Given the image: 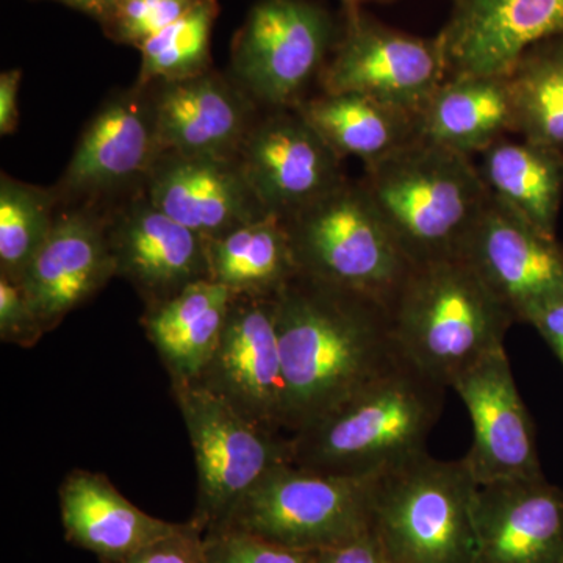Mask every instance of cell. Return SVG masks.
Listing matches in <instances>:
<instances>
[{
	"instance_id": "cell-1",
	"label": "cell",
	"mask_w": 563,
	"mask_h": 563,
	"mask_svg": "<svg viewBox=\"0 0 563 563\" xmlns=\"http://www.w3.org/2000/svg\"><path fill=\"white\" fill-rule=\"evenodd\" d=\"M288 435L324 417L402 357L390 309L373 296L299 273L274 298Z\"/></svg>"
},
{
	"instance_id": "cell-2",
	"label": "cell",
	"mask_w": 563,
	"mask_h": 563,
	"mask_svg": "<svg viewBox=\"0 0 563 563\" xmlns=\"http://www.w3.org/2000/svg\"><path fill=\"white\" fill-rule=\"evenodd\" d=\"M446 390L402 358L292 433V463L333 476H379L424 453Z\"/></svg>"
},
{
	"instance_id": "cell-3",
	"label": "cell",
	"mask_w": 563,
	"mask_h": 563,
	"mask_svg": "<svg viewBox=\"0 0 563 563\" xmlns=\"http://www.w3.org/2000/svg\"><path fill=\"white\" fill-rule=\"evenodd\" d=\"M388 309L404 361L446 388L501 350L517 321L463 257L413 266Z\"/></svg>"
},
{
	"instance_id": "cell-4",
	"label": "cell",
	"mask_w": 563,
	"mask_h": 563,
	"mask_svg": "<svg viewBox=\"0 0 563 563\" xmlns=\"http://www.w3.org/2000/svg\"><path fill=\"white\" fill-rule=\"evenodd\" d=\"M362 184L412 266L462 257L490 198L472 158L420 139L366 168Z\"/></svg>"
},
{
	"instance_id": "cell-5",
	"label": "cell",
	"mask_w": 563,
	"mask_h": 563,
	"mask_svg": "<svg viewBox=\"0 0 563 563\" xmlns=\"http://www.w3.org/2000/svg\"><path fill=\"white\" fill-rule=\"evenodd\" d=\"M477 484L465 461L424 453L376 476L372 529L391 563H476Z\"/></svg>"
},
{
	"instance_id": "cell-6",
	"label": "cell",
	"mask_w": 563,
	"mask_h": 563,
	"mask_svg": "<svg viewBox=\"0 0 563 563\" xmlns=\"http://www.w3.org/2000/svg\"><path fill=\"white\" fill-rule=\"evenodd\" d=\"M299 273L390 306L413 266L363 184L344 181L284 220Z\"/></svg>"
},
{
	"instance_id": "cell-7",
	"label": "cell",
	"mask_w": 563,
	"mask_h": 563,
	"mask_svg": "<svg viewBox=\"0 0 563 563\" xmlns=\"http://www.w3.org/2000/svg\"><path fill=\"white\" fill-rule=\"evenodd\" d=\"M374 479L285 463L255 485L217 529L309 553L340 547L372 531Z\"/></svg>"
},
{
	"instance_id": "cell-8",
	"label": "cell",
	"mask_w": 563,
	"mask_h": 563,
	"mask_svg": "<svg viewBox=\"0 0 563 563\" xmlns=\"http://www.w3.org/2000/svg\"><path fill=\"white\" fill-rule=\"evenodd\" d=\"M187 426L198 492L190 520L203 533L229 515L273 470L292 463L291 435L266 431L195 384H172Z\"/></svg>"
},
{
	"instance_id": "cell-9",
	"label": "cell",
	"mask_w": 563,
	"mask_h": 563,
	"mask_svg": "<svg viewBox=\"0 0 563 563\" xmlns=\"http://www.w3.org/2000/svg\"><path fill=\"white\" fill-rule=\"evenodd\" d=\"M331 14L310 0H261L233 40L232 77L268 109L306 99L335 46Z\"/></svg>"
},
{
	"instance_id": "cell-10",
	"label": "cell",
	"mask_w": 563,
	"mask_h": 563,
	"mask_svg": "<svg viewBox=\"0 0 563 563\" xmlns=\"http://www.w3.org/2000/svg\"><path fill=\"white\" fill-rule=\"evenodd\" d=\"M446 79L439 36L418 38L354 11L318 84L324 92H358L418 117Z\"/></svg>"
},
{
	"instance_id": "cell-11",
	"label": "cell",
	"mask_w": 563,
	"mask_h": 563,
	"mask_svg": "<svg viewBox=\"0 0 563 563\" xmlns=\"http://www.w3.org/2000/svg\"><path fill=\"white\" fill-rule=\"evenodd\" d=\"M161 154L150 87L135 84L92 114L54 190L65 207H99L141 190Z\"/></svg>"
},
{
	"instance_id": "cell-12",
	"label": "cell",
	"mask_w": 563,
	"mask_h": 563,
	"mask_svg": "<svg viewBox=\"0 0 563 563\" xmlns=\"http://www.w3.org/2000/svg\"><path fill=\"white\" fill-rule=\"evenodd\" d=\"M192 384L251 424L287 433V388L274 299L232 295L217 350Z\"/></svg>"
},
{
	"instance_id": "cell-13",
	"label": "cell",
	"mask_w": 563,
	"mask_h": 563,
	"mask_svg": "<svg viewBox=\"0 0 563 563\" xmlns=\"http://www.w3.org/2000/svg\"><path fill=\"white\" fill-rule=\"evenodd\" d=\"M236 158L263 209L282 221L347 180L343 158L295 107L258 117Z\"/></svg>"
},
{
	"instance_id": "cell-14",
	"label": "cell",
	"mask_w": 563,
	"mask_h": 563,
	"mask_svg": "<svg viewBox=\"0 0 563 563\" xmlns=\"http://www.w3.org/2000/svg\"><path fill=\"white\" fill-rule=\"evenodd\" d=\"M103 210L117 277L132 285L144 309L210 280L207 240L154 206L143 188Z\"/></svg>"
},
{
	"instance_id": "cell-15",
	"label": "cell",
	"mask_w": 563,
	"mask_h": 563,
	"mask_svg": "<svg viewBox=\"0 0 563 563\" xmlns=\"http://www.w3.org/2000/svg\"><path fill=\"white\" fill-rule=\"evenodd\" d=\"M473 424L463 457L477 485L543 477L536 426L515 384L506 347L493 351L454 380Z\"/></svg>"
},
{
	"instance_id": "cell-16",
	"label": "cell",
	"mask_w": 563,
	"mask_h": 563,
	"mask_svg": "<svg viewBox=\"0 0 563 563\" xmlns=\"http://www.w3.org/2000/svg\"><path fill=\"white\" fill-rule=\"evenodd\" d=\"M462 257L476 269L515 320L563 292V246L517 211L488 198Z\"/></svg>"
},
{
	"instance_id": "cell-17",
	"label": "cell",
	"mask_w": 563,
	"mask_h": 563,
	"mask_svg": "<svg viewBox=\"0 0 563 563\" xmlns=\"http://www.w3.org/2000/svg\"><path fill=\"white\" fill-rule=\"evenodd\" d=\"M117 277L106 231V210L96 206L58 210L54 228L20 284L43 322L54 331Z\"/></svg>"
},
{
	"instance_id": "cell-18",
	"label": "cell",
	"mask_w": 563,
	"mask_h": 563,
	"mask_svg": "<svg viewBox=\"0 0 563 563\" xmlns=\"http://www.w3.org/2000/svg\"><path fill=\"white\" fill-rule=\"evenodd\" d=\"M439 38L448 77H504L532 47L563 38V0H455Z\"/></svg>"
},
{
	"instance_id": "cell-19",
	"label": "cell",
	"mask_w": 563,
	"mask_h": 563,
	"mask_svg": "<svg viewBox=\"0 0 563 563\" xmlns=\"http://www.w3.org/2000/svg\"><path fill=\"white\" fill-rule=\"evenodd\" d=\"M143 190L154 206L203 239L272 217L252 191L236 157L163 151Z\"/></svg>"
},
{
	"instance_id": "cell-20",
	"label": "cell",
	"mask_w": 563,
	"mask_h": 563,
	"mask_svg": "<svg viewBox=\"0 0 563 563\" xmlns=\"http://www.w3.org/2000/svg\"><path fill=\"white\" fill-rule=\"evenodd\" d=\"M163 151L236 157L258 118V103L233 77L214 70L147 85Z\"/></svg>"
},
{
	"instance_id": "cell-21",
	"label": "cell",
	"mask_w": 563,
	"mask_h": 563,
	"mask_svg": "<svg viewBox=\"0 0 563 563\" xmlns=\"http://www.w3.org/2000/svg\"><path fill=\"white\" fill-rule=\"evenodd\" d=\"M476 563H563V490L537 479L477 485Z\"/></svg>"
},
{
	"instance_id": "cell-22",
	"label": "cell",
	"mask_w": 563,
	"mask_h": 563,
	"mask_svg": "<svg viewBox=\"0 0 563 563\" xmlns=\"http://www.w3.org/2000/svg\"><path fill=\"white\" fill-rule=\"evenodd\" d=\"M62 525L74 547L95 554L101 563H124L141 548L179 528L129 501L109 476L76 468L58 488Z\"/></svg>"
},
{
	"instance_id": "cell-23",
	"label": "cell",
	"mask_w": 563,
	"mask_h": 563,
	"mask_svg": "<svg viewBox=\"0 0 563 563\" xmlns=\"http://www.w3.org/2000/svg\"><path fill=\"white\" fill-rule=\"evenodd\" d=\"M418 139L472 158L515 132L507 77L451 76L418 113Z\"/></svg>"
},
{
	"instance_id": "cell-24",
	"label": "cell",
	"mask_w": 563,
	"mask_h": 563,
	"mask_svg": "<svg viewBox=\"0 0 563 563\" xmlns=\"http://www.w3.org/2000/svg\"><path fill=\"white\" fill-rule=\"evenodd\" d=\"M231 299L228 288L207 279L144 309L141 325L172 384H192L201 376L220 342Z\"/></svg>"
},
{
	"instance_id": "cell-25",
	"label": "cell",
	"mask_w": 563,
	"mask_h": 563,
	"mask_svg": "<svg viewBox=\"0 0 563 563\" xmlns=\"http://www.w3.org/2000/svg\"><path fill=\"white\" fill-rule=\"evenodd\" d=\"M340 157H357L366 168L418 140V122L358 92H324L295 107Z\"/></svg>"
},
{
	"instance_id": "cell-26",
	"label": "cell",
	"mask_w": 563,
	"mask_h": 563,
	"mask_svg": "<svg viewBox=\"0 0 563 563\" xmlns=\"http://www.w3.org/2000/svg\"><path fill=\"white\" fill-rule=\"evenodd\" d=\"M493 198L555 236L563 196V154L523 140H499L477 166Z\"/></svg>"
},
{
	"instance_id": "cell-27",
	"label": "cell",
	"mask_w": 563,
	"mask_h": 563,
	"mask_svg": "<svg viewBox=\"0 0 563 563\" xmlns=\"http://www.w3.org/2000/svg\"><path fill=\"white\" fill-rule=\"evenodd\" d=\"M206 240L210 280L232 295L274 299L299 274L279 218L265 217Z\"/></svg>"
},
{
	"instance_id": "cell-28",
	"label": "cell",
	"mask_w": 563,
	"mask_h": 563,
	"mask_svg": "<svg viewBox=\"0 0 563 563\" xmlns=\"http://www.w3.org/2000/svg\"><path fill=\"white\" fill-rule=\"evenodd\" d=\"M506 77L515 132L563 154V38L532 47Z\"/></svg>"
},
{
	"instance_id": "cell-29",
	"label": "cell",
	"mask_w": 563,
	"mask_h": 563,
	"mask_svg": "<svg viewBox=\"0 0 563 563\" xmlns=\"http://www.w3.org/2000/svg\"><path fill=\"white\" fill-rule=\"evenodd\" d=\"M54 188L0 176V274L20 282L54 228L58 213Z\"/></svg>"
},
{
	"instance_id": "cell-30",
	"label": "cell",
	"mask_w": 563,
	"mask_h": 563,
	"mask_svg": "<svg viewBox=\"0 0 563 563\" xmlns=\"http://www.w3.org/2000/svg\"><path fill=\"white\" fill-rule=\"evenodd\" d=\"M220 13L218 0H199L176 22L139 47L141 68L136 84L190 79L210 70V41Z\"/></svg>"
},
{
	"instance_id": "cell-31",
	"label": "cell",
	"mask_w": 563,
	"mask_h": 563,
	"mask_svg": "<svg viewBox=\"0 0 563 563\" xmlns=\"http://www.w3.org/2000/svg\"><path fill=\"white\" fill-rule=\"evenodd\" d=\"M198 2L199 0H117L101 25L109 38L139 49L141 44L165 31Z\"/></svg>"
},
{
	"instance_id": "cell-32",
	"label": "cell",
	"mask_w": 563,
	"mask_h": 563,
	"mask_svg": "<svg viewBox=\"0 0 563 563\" xmlns=\"http://www.w3.org/2000/svg\"><path fill=\"white\" fill-rule=\"evenodd\" d=\"M206 539L209 563H313L314 553L266 542L235 529H211Z\"/></svg>"
},
{
	"instance_id": "cell-33",
	"label": "cell",
	"mask_w": 563,
	"mask_h": 563,
	"mask_svg": "<svg viewBox=\"0 0 563 563\" xmlns=\"http://www.w3.org/2000/svg\"><path fill=\"white\" fill-rule=\"evenodd\" d=\"M46 333L20 282L0 274V340L29 350Z\"/></svg>"
},
{
	"instance_id": "cell-34",
	"label": "cell",
	"mask_w": 563,
	"mask_h": 563,
	"mask_svg": "<svg viewBox=\"0 0 563 563\" xmlns=\"http://www.w3.org/2000/svg\"><path fill=\"white\" fill-rule=\"evenodd\" d=\"M203 536L191 520L185 521L176 531L141 548L124 563H209Z\"/></svg>"
},
{
	"instance_id": "cell-35",
	"label": "cell",
	"mask_w": 563,
	"mask_h": 563,
	"mask_svg": "<svg viewBox=\"0 0 563 563\" xmlns=\"http://www.w3.org/2000/svg\"><path fill=\"white\" fill-rule=\"evenodd\" d=\"M313 563H391L376 533L368 531L340 547L317 551Z\"/></svg>"
},
{
	"instance_id": "cell-36",
	"label": "cell",
	"mask_w": 563,
	"mask_h": 563,
	"mask_svg": "<svg viewBox=\"0 0 563 563\" xmlns=\"http://www.w3.org/2000/svg\"><path fill=\"white\" fill-rule=\"evenodd\" d=\"M525 322L542 335L563 365V292L537 306Z\"/></svg>"
},
{
	"instance_id": "cell-37",
	"label": "cell",
	"mask_w": 563,
	"mask_h": 563,
	"mask_svg": "<svg viewBox=\"0 0 563 563\" xmlns=\"http://www.w3.org/2000/svg\"><path fill=\"white\" fill-rule=\"evenodd\" d=\"M22 70L9 69L0 74V135L16 132L20 124V91Z\"/></svg>"
},
{
	"instance_id": "cell-38",
	"label": "cell",
	"mask_w": 563,
	"mask_h": 563,
	"mask_svg": "<svg viewBox=\"0 0 563 563\" xmlns=\"http://www.w3.org/2000/svg\"><path fill=\"white\" fill-rule=\"evenodd\" d=\"M58 2L73 7V9L95 18L99 24H102L107 16H109L110 11L113 10L117 0H58Z\"/></svg>"
},
{
	"instance_id": "cell-39",
	"label": "cell",
	"mask_w": 563,
	"mask_h": 563,
	"mask_svg": "<svg viewBox=\"0 0 563 563\" xmlns=\"http://www.w3.org/2000/svg\"><path fill=\"white\" fill-rule=\"evenodd\" d=\"M342 2L347 13H354V11H358V7L366 2V0H342Z\"/></svg>"
}]
</instances>
